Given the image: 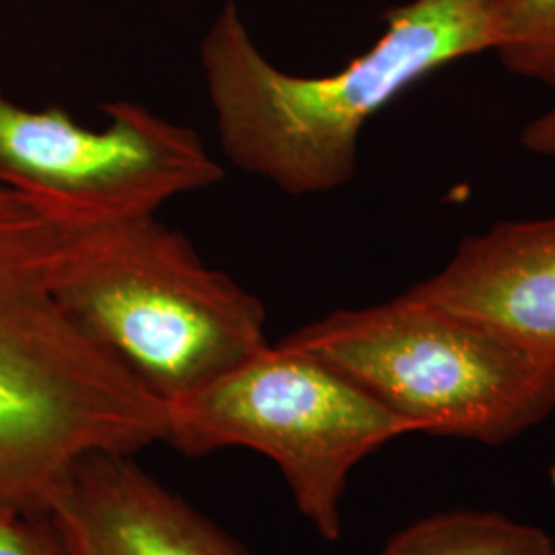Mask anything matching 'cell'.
<instances>
[{
	"label": "cell",
	"instance_id": "cell-1",
	"mask_svg": "<svg viewBox=\"0 0 555 555\" xmlns=\"http://www.w3.org/2000/svg\"><path fill=\"white\" fill-rule=\"evenodd\" d=\"M62 224L0 176V500L46 516L85 456L167 437V405L89 336L54 291Z\"/></svg>",
	"mask_w": 555,
	"mask_h": 555
},
{
	"label": "cell",
	"instance_id": "cell-2",
	"mask_svg": "<svg viewBox=\"0 0 555 555\" xmlns=\"http://www.w3.org/2000/svg\"><path fill=\"white\" fill-rule=\"evenodd\" d=\"M494 50L492 0H410L385 13L362 56L297 77L259 52L237 0H224L199 46L220 144L245 173L291 196L325 194L357 176L362 128L449 62Z\"/></svg>",
	"mask_w": 555,
	"mask_h": 555
},
{
	"label": "cell",
	"instance_id": "cell-3",
	"mask_svg": "<svg viewBox=\"0 0 555 555\" xmlns=\"http://www.w3.org/2000/svg\"><path fill=\"white\" fill-rule=\"evenodd\" d=\"M54 291L80 327L165 403L268 346L261 300L208 268L157 215L62 224Z\"/></svg>",
	"mask_w": 555,
	"mask_h": 555
},
{
	"label": "cell",
	"instance_id": "cell-4",
	"mask_svg": "<svg viewBox=\"0 0 555 555\" xmlns=\"http://www.w3.org/2000/svg\"><path fill=\"white\" fill-rule=\"evenodd\" d=\"M352 378L414 433L500 444L555 410V358L401 293L284 337Z\"/></svg>",
	"mask_w": 555,
	"mask_h": 555
},
{
	"label": "cell",
	"instance_id": "cell-5",
	"mask_svg": "<svg viewBox=\"0 0 555 555\" xmlns=\"http://www.w3.org/2000/svg\"><path fill=\"white\" fill-rule=\"evenodd\" d=\"M167 405L165 442L190 456L243 447L272 459L298 511L341 537V498L364 456L414 433L352 378L280 341Z\"/></svg>",
	"mask_w": 555,
	"mask_h": 555
},
{
	"label": "cell",
	"instance_id": "cell-6",
	"mask_svg": "<svg viewBox=\"0 0 555 555\" xmlns=\"http://www.w3.org/2000/svg\"><path fill=\"white\" fill-rule=\"evenodd\" d=\"M101 112L109 124L91 130L60 105L15 103L0 82V176L66 227L157 215L165 202L224 178L192 128L132 101Z\"/></svg>",
	"mask_w": 555,
	"mask_h": 555
},
{
	"label": "cell",
	"instance_id": "cell-7",
	"mask_svg": "<svg viewBox=\"0 0 555 555\" xmlns=\"http://www.w3.org/2000/svg\"><path fill=\"white\" fill-rule=\"evenodd\" d=\"M405 293L555 358V219L500 222L467 237L438 274Z\"/></svg>",
	"mask_w": 555,
	"mask_h": 555
},
{
	"label": "cell",
	"instance_id": "cell-8",
	"mask_svg": "<svg viewBox=\"0 0 555 555\" xmlns=\"http://www.w3.org/2000/svg\"><path fill=\"white\" fill-rule=\"evenodd\" d=\"M128 456H85L52 500L68 555H245Z\"/></svg>",
	"mask_w": 555,
	"mask_h": 555
},
{
	"label": "cell",
	"instance_id": "cell-9",
	"mask_svg": "<svg viewBox=\"0 0 555 555\" xmlns=\"http://www.w3.org/2000/svg\"><path fill=\"white\" fill-rule=\"evenodd\" d=\"M378 555H555L543 529L496 513L451 511L405 527Z\"/></svg>",
	"mask_w": 555,
	"mask_h": 555
},
{
	"label": "cell",
	"instance_id": "cell-10",
	"mask_svg": "<svg viewBox=\"0 0 555 555\" xmlns=\"http://www.w3.org/2000/svg\"><path fill=\"white\" fill-rule=\"evenodd\" d=\"M492 15L500 62L555 89V0H492Z\"/></svg>",
	"mask_w": 555,
	"mask_h": 555
},
{
	"label": "cell",
	"instance_id": "cell-11",
	"mask_svg": "<svg viewBox=\"0 0 555 555\" xmlns=\"http://www.w3.org/2000/svg\"><path fill=\"white\" fill-rule=\"evenodd\" d=\"M0 555H68L48 516H34L0 500Z\"/></svg>",
	"mask_w": 555,
	"mask_h": 555
},
{
	"label": "cell",
	"instance_id": "cell-12",
	"mask_svg": "<svg viewBox=\"0 0 555 555\" xmlns=\"http://www.w3.org/2000/svg\"><path fill=\"white\" fill-rule=\"evenodd\" d=\"M520 144L541 157H555V103L545 114L527 124L520 134Z\"/></svg>",
	"mask_w": 555,
	"mask_h": 555
},
{
	"label": "cell",
	"instance_id": "cell-13",
	"mask_svg": "<svg viewBox=\"0 0 555 555\" xmlns=\"http://www.w3.org/2000/svg\"><path fill=\"white\" fill-rule=\"evenodd\" d=\"M550 479H552V486H554L555 490V461L554 465H552V469H550Z\"/></svg>",
	"mask_w": 555,
	"mask_h": 555
}]
</instances>
